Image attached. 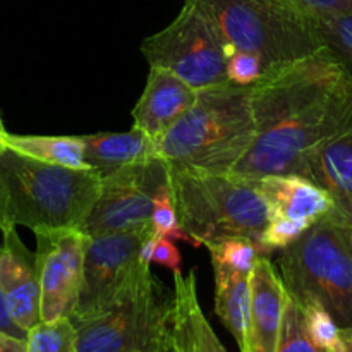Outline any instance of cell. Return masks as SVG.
Wrapping results in <instances>:
<instances>
[{
  "label": "cell",
  "instance_id": "1",
  "mask_svg": "<svg viewBox=\"0 0 352 352\" xmlns=\"http://www.w3.org/2000/svg\"><path fill=\"white\" fill-rule=\"evenodd\" d=\"M250 88L256 136L232 172L248 179L302 175L313 151L349 107L352 72L325 47L267 67Z\"/></svg>",
  "mask_w": 352,
  "mask_h": 352
},
{
  "label": "cell",
  "instance_id": "2",
  "mask_svg": "<svg viewBox=\"0 0 352 352\" xmlns=\"http://www.w3.org/2000/svg\"><path fill=\"white\" fill-rule=\"evenodd\" d=\"M102 188L95 170L60 167L6 148L0 153V232L79 229Z\"/></svg>",
  "mask_w": 352,
  "mask_h": 352
},
{
  "label": "cell",
  "instance_id": "3",
  "mask_svg": "<svg viewBox=\"0 0 352 352\" xmlns=\"http://www.w3.org/2000/svg\"><path fill=\"white\" fill-rule=\"evenodd\" d=\"M256 136L250 86L229 81L198 89L189 112L157 143L167 165L232 172Z\"/></svg>",
  "mask_w": 352,
  "mask_h": 352
},
{
  "label": "cell",
  "instance_id": "4",
  "mask_svg": "<svg viewBox=\"0 0 352 352\" xmlns=\"http://www.w3.org/2000/svg\"><path fill=\"white\" fill-rule=\"evenodd\" d=\"M167 182L179 226L195 248L237 236L260 243L270 213L254 179L167 165Z\"/></svg>",
  "mask_w": 352,
  "mask_h": 352
},
{
  "label": "cell",
  "instance_id": "5",
  "mask_svg": "<svg viewBox=\"0 0 352 352\" xmlns=\"http://www.w3.org/2000/svg\"><path fill=\"white\" fill-rule=\"evenodd\" d=\"M351 226L336 212L313 223L278 258L287 294L296 302L318 301L340 329L352 327Z\"/></svg>",
  "mask_w": 352,
  "mask_h": 352
},
{
  "label": "cell",
  "instance_id": "6",
  "mask_svg": "<svg viewBox=\"0 0 352 352\" xmlns=\"http://www.w3.org/2000/svg\"><path fill=\"white\" fill-rule=\"evenodd\" d=\"M189 2L196 3L213 21L234 50L260 55L265 69L299 60L325 48L311 17L289 0Z\"/></svg>",
  "mask_w": 352,
  "mask_h": 352
},
{
  "label": "cell",
  "instance_id": "7",
  "mask_svg": "<svg viewBox=\"0 0 352 352\" xmlns=\"http://www.w3.org/2000/svg\"><path fill=\"white\" fill-rule=\"evenodd\" d=\"M172 320L174 291L150 274L105 311L72 325L78 352H143L170 339Z\"/></svg>",
  "mask_w": 352,
  "mask_h": 352
},
{
  "label": "cell",
  "instance_id": "8",
  "mask_svg": "<svg viewBox=\"0 0 352 352\" xmlns=\"http://www.w3.org/2000/svg\"><path fill=\"white\" fill-rule=\"evenodd\" d=\"M232 52L213 21L189 0L170 24L141 43L150 67L167 69L195 89L227 81L226 65Z\"/></svg>",
  "mask_w": 352,
  "mask_h": 352
},
{
  "label": "cell",
  "instance_id": "9",
  "mask_svg": "<svg viewBox=\"0 0 352 352\" xmlns=\"http://www.w3.org/2000/svg\"><path fill=\"white\" fill-rule=\"evenodd\" d=\"M148 237L151 230L88 237L81 292L69 316L72 323L105 311L151 274V265L144 263L140 254Z\"/></svg>",
  "mask_w": 352,
  "mask_h": 352
},
{
  "label": "cell",
  "instance_id": "10",
  "mask_svg": "<svg viewBox=\"0 0 352 352\" xmlns=\"http://www.w3.org/2000/svg\"><path fill=\"white\" fill-rule=\"evenodd\" d=\"M165 182L167 164L160 158L102 177L98 199L78 230L88 237L151 230L155 195Z\"/></svg>",
  "mask_w": 352,
  "mask_h": 352
},
{
  "label": "cell",
  "instance_id": "11",
  "mask_svg": "<svg viewBox=\"0 0 352 352\" xmlns=\"http://www.w3.org/2000/svg\"><path fill=\"white\" fill-rule=\"evenodd\" d=\"M40 322L71 316L82 285L88 236L78 229L36 232Z\"/></svg>",
  "mask_w": 352,
  "mask_h": 352
},
{
  "label": "cell",
  "instance_id": "12",
  "mask_svg": "<svg viewBox=\"0 0 352 352\" xmlns=\"http://www.w3.org/2000/svg\"><path fill=\"white\" fill-rule=\"evenodd\" d=\"M302 175L329 192L333 212L352 227V100L336 129L311 153Z\"/></svg>",
  "mask_w": 352,
  "mask_h": 352
},
{
  "label": "cell",
  "instance_id": "13",
  "mask_svg": "<svg viewBox=\"0 0 352 352\" xmlns=\"http://www.w3.org/2000/svg\"><path fill=\"white\" fill-rule=\"evenodd\" d=\"M0 248V291L12 322L28 332L40 322V282L36 254L21 241L16 227L3 229Z\"/></svg>",
  "mask_w": 352,
  "mask_h": 352
},
{
  "label": "cell",
  "instance_id": "14",
  "mask_svg": "<svg viewBox=\"0 0 352 352\" xmlns=\"http://www.w3.org/2000/svg\"><path fill=\"white\" fill-rule=\"evenodd\" d=\"M196 98L198 89L174 72L150 67L143 93L131 112L133 127L158 143L189 112Z\"/></svg>",
  "mask_w": 352,
  "mask_h": 352
},
{
  "label": "cell",
  "instance_id": "15",
  "mask_svg": "<svg viewBox=\"0 0 352 352\" xmlns=\"http://www.w3.org/2000/svg\"><path fill=\"white\" fill-rule=\"evenodd\" d=\"M250 287L246 352H277L287 291L280 274L267 256L254 261L250 272Z\"/></svg>",
  "mask_w": 352,
  "mask_h": 352
},
{
  "label": "cell",
  "instance_id": "16",
  "mask_svg": "<svg viewBox=\"0 0 352 352\" xmlns=\"http://www.w3.org/2000/svg\"><path fill=\"white\" fill-rule=\"evenodd\" d=\"M254 181L267 203L270 219H294L313 226L333 212L329 192L305 175H265Z\"/></svg>",
  "mask_w": 352,
  "mask_h": 352
},
{
  "label": "cell",
  "instance_id": "17",
  "mask_svg": "<svg viewBox=\"0 0 352 352\" xmlns=\"http://www.w3.org/2000/svg\"><path fill=\"white\" fill-rule=\"evenodd\" d=\"M174 277V320L172 333L179 352H227L203 313L198 298L195 270L188 275L172 272Z\"/></svg>",
  "mask_w": 352,
  "mask_h": 352
},
{
  "label": "cell",
  "instance_id": "18",
  "mask_svg": "<svg viewBox=\"0 0 352 352\" xmlns=\"http://www.w3.org/2000/svg\"><path fill=\"white\" fill-rule=\"evenodd\" d=\"M81 138L85 143V162L100 179L131 165L158 158L157 143L134 127L127 133H96Z\"/></svg>",
  "mask_w": 352,
  "mask_h": 352
},
{
  "label": "cell",
  "instance_id": "19",
  "mask_svg": "<svg viewBox=\"0 0 352 352\" xmlns=\"http://www.w3.org/2000/svg\"><path fill=\"white\" fill-rule=\"evenodd\" d=\"M215 272V315L232 333L241 352H246L250 320V274L213 265Z\"/></svg>",
  "mask_w": 352,
  "mask_h": 352
},
{
  "label": "cell",
  "instance_id": "20",
  "mask_svg": "<svg viewBox=\"0 0 352 352\" xmlns=\"http://www.w3.org/2000/svg\"><path fill=\"white\" fill-rule=\"evenodd\" d=\"M7 148L45 162L69 168L88 170L85 143L81 136H41V134H7Z\"/></svg>",
  "mask_w": 352,
  "mask_h": 352
},
{
  "label": "cell",
  "instance_id": "21",
  "mask_svg": "<svg viewBox=\"0 0 352 352\" xmlns=\"http://www.w3.org/2000/svg\"><path fill=\"white\" fill-rule=\"evenodd\" d=\"M26 352H78L76 327L67 316L38 322L26 332Z\"/></svg>",
  "mask_w": 352,
  "mask_h": 352
},
{
  "label": "cell",
  "instance_id": "22",
  "mask_svg": "<svg viewBox=\"0 0 352 352\" xmlns=\"http://www.w3.org/2000/svg\"><path fill=\"white\" fill-rule=\"evenodd\" d=\"M205 248L212 258V265H222L230 270L244 272V274H250L258 258L267 256V251L258 241L241 236L215 241L206 244Z\"/></svg>",
  "mask_w": 352,
  "mask_h": 352
},
{
  "label": "cell",
  "instance_id": "23",
  "mask_svg": "<svg viewBox=\"0 0 352 352\" xmlns=\"http://www.w3.org/2000/svg\"><path fill=\"white\" fill-rule=\"evenodd\" d=\"M325 47L352 72V10L313 19Z\"/></svg>",
  "mask_w": 352,
  "mask_h": 352
},
{
  "label": "cell",
  "instance_id": "24",
  "mask_svg": "<svg viewBox=\"0 0 352 352\" xmlns=\"http://www.w3.org/2000/svg\"><path fill=\"white\" fill-rule=\"evenodd\" d=\"M302 313V322L313 342L327 352H340V327L318 301L298 302Z\"/></svg>",
  "mask_w": 352,
  "mask_h": 352
},
{
  "label": "cell",
  "instance_id": "25",
  "mask_svg": "<svg viewBox=\"0 0 352 352\" xmlns=\"http://www.w3.org/2000/svg\"><path fill=\"white\" fill-rule=\"evenodd\" d=\"M277 352H327L316 346L308 336L302 322V313L298 302L287 294L282 318L280 337H278Z\"/></svg>",
  "mask_w": 352,
  "mask_h": 352
},
{
  "label": "cell",
  "instance_id": "26",
  "mask_svg": "<svg viewBox=\"0 0 352 352\" xmlns=\"http://www.w3.org/2000/svg\"><path fill=\"white\" fill-rule=\"evenodd\" d=\"M151 236L168 237L172 241H186V243L192 244L191 237L182 230L177 222L168 182L162 184L155 195L153 212H151Z\"/></svg>",
  "mask_w": 352,
  "mask_h": 352
},
{
  "label": "cell",
  "instance_id": "27",
  "mask_svg": "<svg viewBox=\"0 0 352 352\" xmlns=\"http://www.w3.org/2000/svg\"><path fill=\"white\" fill-rule=\"evenodd\" d=\"M311 223L294 219H270L261 232L260 244L267 253L274 250H284L306 232Z\"/></svg>",
  "mask_w": 352,
  "mask_h": 352
},
{
  "label": "cell",
  "instance_id": "28",
  "mask_svg": "<svg viewBox=\"0 0 352 352\" xmlns=\"http://www.w3.org/2000/svg\"><path fill=\"white\" fill-rule=\"evenodd\" d=\"M263 60L260 55L246 50H234L227 58L226 78L237 86H251L263 74Z\"/></svg>",
  "mask_w": 352,
  "mask_h": 352
},
{
  "label": "cell",
  "instance_id": "29",
  "mask_svg": "<svg viewBox=\"0 0 352 352\" xmlns=\"http://www.w3.org/2000/svg\"><path fill=\"white\" fill-rule=\"evenodd\" d=\"M289 2L311 19L352 10V0H289Z\"/></svg>",
  "mask_w": 352,
  "mask_h": 352
},
{
  "label": "cell",
  "instance_id": "30",
  "mask_svg": "<svg viewBox=\"0 0 352 352\" xmlns=\"http://www.w3.org/2000/svg\"><path fill=\"white\" fill-rule=\"evenodd\" d=\"M158 263L167 267L170 272L181 270L182 258L181 251L175 246L174 241L168 237H153V248H151V263Z\"/></svg>",
  "mask_w": 352,
  "mask_h": 352
},
{
  "label": "cell",
  "instance_id": "31",
  "mask_svg": "<svg viewBox=\"0 0 352 352\" xmlns=\"http://www.w3.org/2000/svg\"><path fill=\"white\" fill-rule=\"evenodd\" d=\"M0 332L10 333V336L16 337H26V332H23V330L12 322V318H10L9 309H7L6 301H3L2 291H0Z\"/></svg>",
  "mask_w": 352,
  "mask_h": 352
},
{
  "label": "cell",
  "instance_id": "32",
  "mask_svg": "<svg viewBox=\"0 0 352 352\" xmlns=\"http://www.w3.org/2000/svg\"><path fill=\"white\" fill-rule=\"evenodd\" d=\"M0 352H26V337L0 332Z\"/></svg>",
  "mask_w": 352,
  "mask_h": 352
},
{
  "label": "cell",
  "instance_id": "33",
  "mask_svg": "<svg viewBox=\"0 0 352 352\" xmlns=\"http://www.w3.org/2000/svg\"><path fill=\"white\" fill-rule=\"evenodd\" d=\"M143 352H179L177 351V346H175V340H174V333H172V337L168 340H165V342L158 344V346L151 347V349H146Z\"/></svg>",
  "mask_w": 352,
  "mask_h": 352
},
{
  "label": "cell",
  "instance_id": "34",
  "mask_svg": "<svg viewBox=\"0 0 352 352\" xmlns=\"http://www.w3.org/2000/svg\"><path fill=\"white\" fill-rule=\"evenodd\" d=\"M340 340H342L340 352H352V327L340 329Z\"/></svg>",
  "mask_w": 352,
  "mask_h": 352
},
{
  "label": "cell",
  "instance_id": "35",
  "mask_svg": "<svg viewBox=\"0 0 352 352\" xmlns=\"http://www.w3.org/2000/svg\"><path fill=\"white\" fill-rule=\"evenodd\" d=\"M7 131L6 126H3V120H2V113H0V153L7 148Z\"/></svg>",
  "mask_w": 352,
  "mask_h": 352
},
{
  "label": "cell",
  "instance_id": "36",
  "mask_svg": "<svg viewBox=\"0 0 352 352\" xmlns=\"http://www.w3.org/2000/svg\"><path fill=\"white\" fill-rule=\"evenodd\" d=\"M349 237H351V244H352V227H351V234H349Z\"/></svg>",
  "mask_w": 352,
  "mask_h": 352
}]
</instances>
